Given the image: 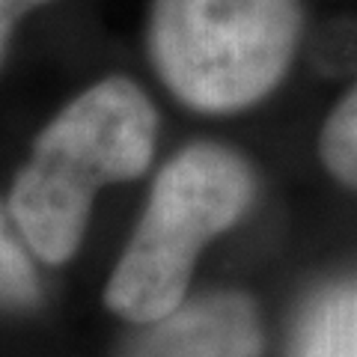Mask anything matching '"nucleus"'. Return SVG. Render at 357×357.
I'll return each instance as SVG.
<instances>
[{"label":"nucleus","mask_w":357,"mask_h":357,"mask_svg":"<svg viewBox=\"0 0 357 357\" xmlns=\"http://www.w3.org/2000/svg\"><path fill=\"white\" fill-rule=\"evenodd\" d=\"M158 114L143 89L122 75L75 96L39 134L9 194L21 238L57 265L77 250L102 188L146 173Z\"/></svg>","instance_id":"f257e3e1"},{"label":"nucleus","mask_w":357,"mask_h":357,"mask_svg":"<svg viewBox=\"0 0 357 357\" xmlns=\"http://www.w3.org/2000/svg\"><path fill=\"white\" fill-rule=\"evenodd\" d=\"M253 197L256 178L238 152L194 143L173 155L107 280V307L137 325L182 307L199 253L236 227Z\"/></svg>","instance_id":"f03ea898"},{"label":"nucleus","mask_w":357,"mask_h":357,"mask_svg":"<svg viewBox=\"0 0 357 357\" xmlns=\"http://www.w3.org/2000/svg\"><path fill=\"white\" fill-rule=\"evenodd\" d=\"M301 39V0H155L149 57L194 110L236 114L277 89Z\"/></svg>","instance_id":"7ed1b4c3"},{"label":"nucleus","mask_w":357,"mask_h":357,"mask_svg":"<svg viewBox=\"0 0 357 357\" xmlns=\"http://www.w3.org/2000/svg\"><path fill=\"white\" fill-rule=\"evenodd\" d=\"M262 325L241 292H211L149 321L126 357H259Z\"/></svg>","instance_id":"20e7f679"},{"label":"nucleus","mask_w":357,"mask_h":357,"mask_svg":"<svg viewBox=\"0 0 357 357\" xmlns=\"http://www.w3.org/2000/svg\"><path fill=\"white\" fill-rule=\"evenodd\" d=\"M292 357H357V289L340 286L319 295L304 312Z\"/></svg>","instance_id":"39448f33"},{"label":"nucleus","mask_w":357,"mask_h":357,"mask_svg":"<svg viewBox=\"0 0 357 357\" xmlns=\"http://www.w3.org/2000/svg\"><path fill=\"white\" fill-rule=\"evenodd\" d=\"M319 158L342 188L357 191V84L333 105L321 126Z\"/></svg>","instance_id":"423d86ee"},{"label":"nucleus","mask_w":357,"mask_h":357,"mask_svg":"<svg viewBox=\"0 0 357 357\" xmlns=\"http://www.w3.org/2000/svg\"><path fill=\"white\" fill-rule=\"evenodd\" d=\"M36 298V277L27 262L21 244L6 229L3 218H0V304L21 307Z\"/></svg>","instance_id":"0eeeda50"},{"label":"nucleus","mask_w":357,"mask_h":357,"mask_svg":"<svg viewBox=\"0 0 357 357\" xmlns=\"http://www.w3.org/2000/svg\"><path fill=\"white\" fill-rule=\"evenodd\" d=\"M51 0H0V63L6 57V48H9V39H13V30L21 18L33 9H39Z\"/></svg>","instance_id":"6e6552de"}]
</instances>
